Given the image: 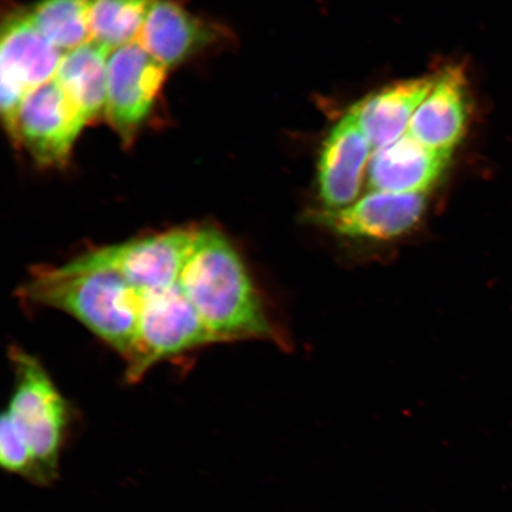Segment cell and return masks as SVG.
Here are the masks:
<instances>
[{"mask_svg": "<svg viewBox=\"0 0 512 512\" xmlns=\"http://www.w3.org/2000/svg\"><path fill=\"white\" fill-rule=\"evenodd\" d=\"M437 76L396 83L367 96L349 112L374 151L405 136L418 108L431 93Z\"/></svg>", "mask_w": 512, "mask_h": 512, "instance_id": "obj_14", "label": "cell"}, {"mask_svg": "<svg viewBox=\"0 0 512 512\" xmlns=\"http://www.w3.org/2000/svg\"><path fill=\"white\" fill-rule=\"evenodd\" d=\"M112 50L89 41L63 55L55 79L87 123L105 114L108 60Z\"/></svg>", "mask_w": 512, "mask_h": 512, "instance_id": "obj_15", "label": "cell"}, {"mask_svg": "<svg viewBox=\"0 0 512 512\" xmlns=\"http://www.w3.org/2000/svg\"><path fill=\"white\" fill-rule=\"evenodd\" d=\"M10 357L16 382L3 415L27 448L28 482L50 486L60 477L61 457L72 427V409L37 358L19 348H12Z\"/></svg>", "mask_w": 512, "mask_h": 512, "instance_id": "obj_3", "label": "cell"}, {"mask_svg": "<svg viewBox=\"0 0 512 512\" xmlns=\"http://www.w3.org/2000/svg\"><path fill=\"white\" fill-rule=\"evenodd\" d=\"M469 94L463 70L447 67L415 112L408 127L409 136L431 149L453 152L466 131Z\"/></svg>", "mask_w": 512, "mask_h": 512, "instance_id": "obj_13", "label": "cell"}, {"mask_svg": "<svg viewBox=\"0 0 512 512\" xmlns=\"http://www.w3.org/2000/svg\"><path fill=\"white\" fill-rule=\"evenodd\" d=\"M374 151L350 112L332 127L318 162V192L324 209H341L356 201Z\"/></svg>", "mask_w": 512, "mask_h": 512, "instance_id": "obj_10", "label": "cell"}, {"mask_svg": "<svg viewBox=\"0 0 512 512\" xmlns=\"http://www.w3.org/2000/svg\"><path fill=\"white\" fill-rule=\"evenodd\" d=\"M63 55L36 29L27 11L11 12L4 19L0 43L2 118L11 139L25 96L55 79Z\"/></svg>", "mask_w": 512, "mask_h": 512, "instance_id": "obj_6", "label": "cell"}, {"mask_svg": "<svg viewBox=\"0 0 512 512\" xmlns=\"http://www.w3.org/2000/svg\"><path fill=\"white\" fill-rule=\"evenodd\" d=\"M179 285L217 343H283L245 260L219 228L196 227Z\"/></svg>", "mask_w": 512, "mask_h": 512, "instance_id": "obj_1", "label": "cell"}, {"mask_svg": "<svg viewBox=\"0 0 512 512\" xmlns=\"http://www.w3.org/2000/svg\"><path fill=\"white\" fill-rule=\"evenodd\" d=\"M87 124L79 108L53 79L25 96L12 142L25 147L43 168H63Z\"/></svg>", "mask_w": 512, "mask_h": 512, "instance_id": "obj_7", "label": "cell"}, {"mask_svg": "<svg viewBox=\"0 0 512 512\" xmlns=\"http://www.w3.org/2000/svg\"><path fill=\"white\" fill-rule=\"evenodd\" d=\"M92 0H41L28 16L36 29L66 54L92 40L89 11Z\"/></svg>", "mask_w": 512, "mask_h": 512, "instance_id": "obj_16", "label": "cell"}, {"mask_svg": "<svg viewBox=\"0 0 512 512\" xmlns=\"http://www.w3.org/2000/svg\"><path fill=\"white\" fill-rule=\"evenodd\" d=\"M156 0H92V41L110 50L138 40Z\"/></svg>", "mask_w": 512, "mask_h": 512, "instance_id": "obj_17", "label": "cell"}, {"mask_svg": "<svg viewBox=\"0 0 512 512\" xmlns=\"http://www.w3.org/2000/svg\"><path fill=\"white\" fill-rule=\"evenodd\" d=\"M168 70L138 41L112 50L105 117L126 145L155 111Z\"/></svg>", "mask_w": 512, "mask_h": 512, "instance_id": "obj_5", "label": "cell"}, {"mask_svg": "<svg viewBox=\"0 0 512 512\" xmlns=\"http://www.w3.org/2000/svg\"><path fill=\"white\" fill-rule=\"evenodd\" d=\"M196 227L172 228L96 251L140 292L165 290L181 278Z\"/></svg>", "mask_w": 512, "mask_h": 512, "instance_id": "obj_8", "label": "cell"}, {"mask_svg": "<svg viewBox=\"0 0 512 512\" xmlns=\"http://www.w3.org/2000/svg\"><path fill=\"white\" fill-rule=\"evenodd\" d=\"M142 293L136 338L126 363V380L136 383L166 358L211 343L215 337L185 296L179 281L165 290Z\"/></svg>", "mask_w": 512, "mask_h": 512, "instance_id": "obj_4", "label": "cell"}, {"mask_svg": "<svg viewBox=\"0 0 512 512\" xmlns=\"http://www.w3.org/2000/svg\"><path fill=\"white\" fill-rule=\"evenodd\" d=\"M220 37L217 25L192 15L176 0H156L137 41L170 69L214 47Z\"/></svg>", "mask_w": 512, "mask_h": 512, "instance_id": "obj_11", "label": "cell"}, {"mask_svg": "<svg viewBox=\"0 0 512 512\" xmlns=\"http://www.w3.org/2000/svg\"><path fill=\"white\" fill-rule=\"evenodd\" d=\"M452 152L431 149L408 133L374 151L368 165L373 191L425 195L445 174Z\"/></svg>", "mask_w": 512, "mask_h": 512, "instance_id": "obj_12", "label": "cell"}, {"mask_svg": "<svg viewBox=\"0 0 512 512\" xmlns=\"http://www.w3.org/2000/svg\"><path fill=\"white\" fill-rule=\"evenodd\" d=\"M25 302L73 316L127 360L136 338L142 293L96 248L60 266L35 268L19 290Z\"/></svg>", "mask_w": 512, "mask_h": 512, "instance_id": "obj_2", "label": "cell"}, {"mask_svg": "<svg viewBox=\"0 0 512 512\" xmlns=\"http://www.w3.org/2000/svg\"><path fill=\"white\" fill-rule=\"evenodd\" d=\"M425 209V195L373 191L348 207L319 210L311 219L342 238L389 241L411 232Z\"/></svg>", "mask_w": 512, "mask_h": 512, "instance_id": "obj_9", "label": "cell"}]
</instances>
